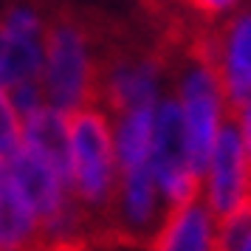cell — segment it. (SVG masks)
Wrapping results in <instances>:
<instances>
[{
    "label": "cell",
    "instance_id": "6da1fadb",
    "mask_svg": "<svg viewBox=\"0 0 251 251\" xmlns=\"http://www.w3.org/2000/svg\"><path fill=\"white\" fill-rule=\"evenodd\" d=\"M93 34L88 23L74 14H57L46 25V59H43V93L46 104L62 113H74L93 104L99 54L93 51Z\"/></svg>",
    "mask_w": 251,
    "mask_h": 251
},
{
    "label": "cell",
    "instance_id": "7a4b0ae2",
    "mask_svg": "<svg viewBox=\"0 0 251 251\" xmlns=\"http://www.w3.org/2000/svg\"><path fill=\"white\" fill-rule=\"evenodd\" d=\"M186 51V48H183ZM192 65L183 71L181 79V113H183V133H186V155L189 170L203 178L209 167V155L215 147L217 130L226 119V99L220 91L215 68L186 51Z\"/></svg>",
    "mask_w": 251,
    "mask_h": 251
},
{
    "label": "cell",
    "instance_id": "3957f363",
    "mask_svg": "<svg viewBox=\"0 0 251 251\" xmlns=\"http://www.w3.org/2000/svg\"><path fill=\"white\" fill-rule=\"evenodd\" d=\"M203 201L215 217V226L234 215H251L249 203V161L243 150L237 122L226 116L217 130L215 147L203 175Z\"/></svg>",
    "mask_w": 251,
    "mask_h": 251
},
{
    "label": "cell",
    "instance_id": "277c9868",
    "mask_svg": "<svg viewBox=\"0 0 251 251\" xmlns=\"http://www.w3.org/2000/svg\"><path fill=\"white\" fill-rule=\"evenodd\" d=\"M226 99V116L251 99V12L237 14L226 28L215 31L212 62Z\"/></svg>",
    "mask_w": 251,
    "mask_h": 251
},
{
    "label": "cell",
    "instance_id": "5b68a950",
    "mask_svg": "<svg viewBox=\"0 0 251 251\" xmlns=\"http://www.w3.org/2000/svg\"><path fill=\"white\" fill-rule=\"evenodd\" d=\"M215 249V217L203 201V192L189 203L172 209L150 251H212Z\"/></svg>",
    "mask_w": 251,
    "mask_h": 251
},
{
    "label": "cell",
    "instance_id": "8992f818",
    "mask_svg": "<svg viewBox=\"0 0 251 251\" xmlns=\"http://www.w3.org/2000/svg\"><path fill=\"white\" fill-rule=\"evenodd\" d=\"M23 144L40 152L57 170V175L71 186V138H68V113L51 104L37 107L23 116ZM74 192V189H71Z\"/></svg>",
    "mask_w": 251,
    "mask_h": 251
},
{
    "label": "cell",
    "instance_id": "52a82bcc",
    "mask_svg": "<svg viewBox=\"0 0 251 251\" xmlns=\"http://www.w3.org/2000/svg\"><path fill=\"white\" fill-rule=\"evenodd\" d=\"M46 59V31L25 34L0 23V88L37 79Z\"/></svg>",
    "mask_w": 251,
    "mask_h": 251
},
{
    "label": "cell",
    "instance_id": "ba28073f",
    "mask_svg": "<svg viewBox=\"0 0 251 251\" xmlns=\"http://www.w3.org/2000/svg\"><path fill=\"white\" fill-rule=\"evenodd\" d=\"M46 231L31 206L9 181L0 189V251H40Z\"/></svg>",
    "mask_w": 251,
    "mask_h": 251
},
{
    "label": "cell",
    "instance_id": "9c48e42d",
    "mask_svg": "<svg viewBox=\"0 0 251 251\" xmlns=\"http://www.w3.org/2000/svg\"><path fill=\"white\" fill-rule=\"evenodd\" d=\"M152 116H155V104H141V107H133V110H127L116 119L113 144H116V161H119L122 172L150 164Z\"/></svg>",
    "mask_w": 251,
    "mask_h": 251
},
{
    "label": "cell",
    "instance_id": "30bf717a",
    "mask_svg": "<svg viewBox=\"0 0 251 251\" xmlns=\"http://www.w3.org/2000/svg\"><path fill=\"white\" fill-rule=\"evenodd\" d=\"M23 144V119L14 110L9 91L0 88V164L12 158Z\"/></svg>",
    "mask_w": 251,
    "mask_h": 251
},
{
    "label": "cell",
    "instance_id": "8fae6325",
    "mask_svg": "<svg viewBox=\"0 0 251 251\" xmlns=\"http://www.w3.org/2000/svg\"><path fill=\"white\" fill-rule=\"evenodd\" d=\"M9 99H12L14 110L20 113V119L28 116V113H34L37 107H43V104H46V93H43V82H40V76H37V79H25V82L12 85Z\"/></svg>",
    "mask_w": 251,
    "mask_h": 251
},
{
    "label": "cell",
    "instance_id": "7c38bea8",
    "mask_svg": "<svg viewBox=\"0 0 251 251\" xmlns=\"http://www.w3.org/2000/svg\"><path fill=\"white\" fill-rule=\"evenodd\" d=\"M183 3L201 17H220V14L231 12L240 0H183Z\"/></svg>",
    "mask_w": 251,
    "mask_h": 251
},
{
    "label": "cell",
    "instance_id": "4fadbf2b",
    "mask_svg": "<svg viewBox=\"0 0 251 251\" xmlns=\"http://www.w3.org/2000/svg\"><path fill=\"white\" fill-rule=\"evenodd\" d=\"M234 251H251V228L243 234V240L237 243V249H234Z\"/></svg>",
    "mask_w": 251,
    "mask_h": 251
},
{
    "label": "cell",
    "instance_id": "5bb4252c",
    "mask_svg": "<svg viewBox=\"0 0 251 251\" xmlns=\"http://www.w3.org/2000/svg\"><path fill=\"white\" fill-rule=\"evenodd\" d=\"M3 181H6V172H3V164H0V189H3Z\"/></svg>",
    "mask_w": 251,
    "mask_h": 251
}]
</instances>
